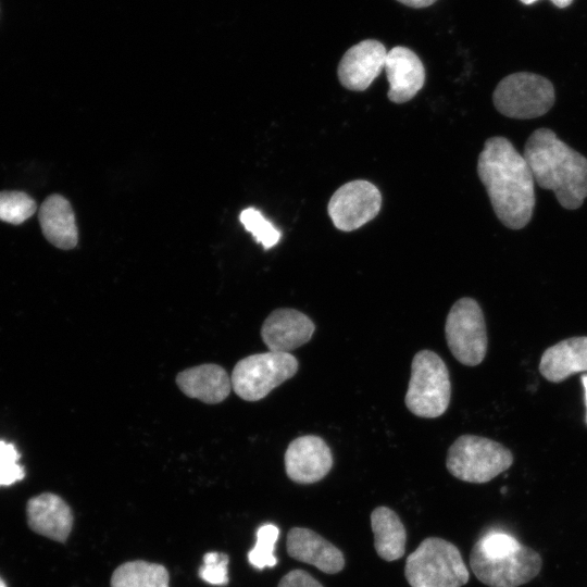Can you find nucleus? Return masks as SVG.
I'll return each mask as SVG.
<instances>
[{"mask_svg": "<svg viewBox=\"0 0 587 587\" xmlns=\"http://www.w3.org/2000/svg\"><path fill=\"white\" fill-rule=\"evenodd\" d=\"M587 371V336L571 337L544 351L539 372L549 382L560 383Z\"/></svg>", "mask_w": 587, "mask_h": 587, "instance_id": "18", "label": "nucleus"}, {"mask_svg": "<svg viewBox=\"0 0 587 587\" xmlns=\"http://www.w3.org/2000/svg\"><path fill=\"white\" fill-rule=\"evenodd\" d=\"M278 535L279 529L274 524H264L258 528L255 545L248 553V561L253 567L262 570L276 565L274 550Z\"/></svg>", "mask_w": 587, "mask_h": 587, "instance_id": "23", "label": "nucleus"}, {"mask_svg": "<svg viewBox=\"0 0 587 587\" xmlns=\"http://www.w3.org/2000/svg\"><path fill=\"white\" fill-rule=\"evenodd\" d=\"M277 587H323V585L303 570H292L282 577Z\"/></svg>", "mask_w": 587, "mask_h": 587, "instance_id": "27", "label": "nucleus"}, {"mask_svg": "<svg viewBox=\"0 0 587 587\" xmlns=\"http://www.w3.org/2000/svg\"><path fill=\"white\" fill-rule=\"evenodd\" d=\"M523 4H532L538 0H520Z\"/></svg>", "mask_w": 587, "mask_h": 587, "instance_id": "31", "label": "nucleus"}, {"mask_svg": "<svg viewBox=\"0 0 587 587\" xmlns=\"http://www.w3.org/2000/svg\"><path fill=\"white\" fill-rule=\"evenodd\" d=\"M450 395L449 372L442 359L430 350L419 351L412 360L407 408L420 417H438L448 409Z\"/></svg>", "mask_w": 587, "mask_h": 587, "instance_id": "5", "label": "nucleus"}, {"mask_svg": "<svg viewBox=\"0 0 587 587\" xmlns=\"http://www.w3.org/2000/svg\"><path fill=\"white\" fill-rule=\"evenodd\" d=\"M554 101L552 83L530 72H517L505 76L492 93L497 111L517 120L542 116L553 107Z\"/></svg>", "mask_w": 587, "mask_h": 587, "instance_id": "7", "label": "nucleus"}, {"mask_svg": "<svg viewBox=\"0 0 587 587\" xmlns=\"http://www.w3.org/2000/svg\"><path fill=\"white\" fill-rule=\"evenodd\" d=\"M386 55L385 46L376 39L350 47L338 64L340 84L349 90H365L385 67Z\"/></svg>", "mask_w": 587, "mask_h": 587, "instance_id": "12", "label": "nucleus"}, {"mask_svg": "<svg viewBox=\"0 0 587 587\" xmlns=\"http://www.w3.org/2000/svg\"><path fill=\"white\" fill-rule=\"evenodd\" d=\"M227 564V554L211 551L204 554L198 574L202 580L210 585L225 586L228 584Z\"/></svg>", "mask_w": 587, "mask_h": 587, "instance_id": "25", "label": "nucleus"}, {"mask_svg": "<svg viewBox=\"0 0 587 587\" xmlns=\"http://www.w3.org/2000/svg\"><path fill=\"white\" fill-rule=\"evenodd\" d=\"M385 71L389 83L388 99L395 103L411 100L424 86L425 68L415 52L402 46L387 51Z\"/></svg>", "mask_w": 587, "mask_h": 587, "instance_id": "15", "label": "nucleus"}, {"mask_svg": "<svg viewBox=\"0 0 587 587\" xmlns=\"http://www.w3.org/2000/svg\"><path fill=\"white\" fill-rule=\"evenodd\" d=\"M398 2L411 8H426L435 3L437 0H397Z\"/></svg>", "mask_w": 587, "mask_h": 587, "instance_id": "28", "label": "nucleus"}, {"mask_svg": "<svg viewBox=\"0 0 587 587\" xmlns=\"http://www.w3.org/2000/svg\"><path fill=\"white\" fill-rule=\"evenodd\" d=\"M446 339L453 357L462 364L483 362L488 347L483 311L472 298H461L451 307L446 320Z\"/></svg>", "mask_w": 587, "mask_h": 587, "instance_id": "9", "label": "nucleus"}, {"mask_svg": "<svg viewBox=\"0 0 587 587\" xmlns=\"http://www.w3.org/2000/svg\"><path fill=\"white\" fill-rule=\"evenodd\" d=\"M239 220L265 249L275 246L280 239V232L254 208L242 210Z\"/></svg>", "mask_w": 587, "mask_h": 587, "instance_id": "24", "label": "nucleus"}, {"mask_svg": "<svg viewBox=\"0 0 587 587\" xmlns=\"http://www.w3.org/2000/svg\"><path fill=\"white\" fill-rule=\"evenodd\" d=\"M39 222L46 239L57 248L76 247L78 232L71 203L61 195L49 196L40 205Z\"/></svg>", "mask_w": 587, "mask_h": 587, "instance_id": "19", "label": "nucleus"}, {"mask_svg": "<svg viewBox=\"0 0 587 587\" xmlns=\"http://www.w3.org/2000/svg\"><path fill=\"white\" fill-rule=\"evenodd\" d=\"M513 463L512 452L503 445L475 435H463L450 446L447 469L457 478L475 484L487 483Z\"/></svg>", "mask_w": 587, "mask_h": 587, "instance_id": "6", "label": "nucleus"}, {"mask_svg": "<svg viewBox=\"0 0 587 587\" xmlns=\"http://www.w3.org/2000/svg\"><path fill=\"white\" fill-rule=\"evenodd\" d=\"M287 476L298 484H313L323 479L333 466V454L319 436L307 435L292 440L285 452Z\"/></svg>", "mask_w": 587, "mask_h": 587, "instance_id": "11", "label": "nucleus"}, {"mask_svg": "<svg viewBox=\"0 0 587 587\" xmlns=\"http://www.w3.org/2000/svg\"><path fill=\"white\" fill-rule=\"evenodd\" d=\"M176 384L187 397L209 404L222 402L233 388L227 372L213 363L182 371L176 376Z\"/></svg>", "mask_w": 587, "mask_h": 587, "instance_id": "17", "label": "nucleus"}, {"mask_svg": "<svg viewBox=\"0 0 587 587\" xmlns=\"http://www.w3.org/2000/svg\"><path fill=\"white\" fill-rule=\"evenodd\" d=\"M582 383L585 389L586 407H587V375L582 376Z\"/></svg>", "mask_w": 587, "mask_h": 587, "instance_id": "30", "label": "nucleus"}, {"mask_svg": "<svg viewBox=\"0 0 587 587\" xmlns=\"http://www.w3.org/2000/svg\"><path fill=\"white\" fill-rule=\"evenodd\" d=\"M315 330L312 320L295 309L274 310L263 322L261 337L268 351L287 352L308 342Z\"/></svg>", "mask_w": 587, "mask_h": 587, "instance_id": "13", "label": "nucleus"}, {"mask_svg": "<svg viewBox=\"0 0 587 587\" xmlns=\"http://www.w3.org/2000/svg\"><path fill=\"white\" fill-rule=\"evenodd\" d=\"M26 519L33 532L65 542L73 527L74 515L70 505L60 496L43 492L28 500Z\"/></svg>", "mask_w": 587, "mask_h": 587, "instance_id": "14", "label": "nucleus"}, {"mask_svg": "<svg viewBox=\"0 0 587 587\" xmlns=\"http://www.w3.org/2000/svg\"><path fill=\"white\" fill-rule=\"evenodd\" d=\"M37 210L35 200L22 191L0 192V220L18 225L29 218Z\"/></svg>", "mask_w": 587, "mask_h": 587, "instance_id": "22", "label": "nucleus"}, {"mask_svg": "<svg viewBox=\"0 0 587 587\" xmlns=\"http://www.w3.org/2000/svg\"><path fill=\"white\" fill-rule=\"evenodd\" d=\"M477 174L486 188L498 220L510 229H521L532 220L536 196L528 163L505 137L485 141Z\"/></svg>", "mask_w": 587, "mask_h": 587, "instance_id": "1", "label": "nucleus"}, {"mask_svg": "<svg viewBox=\"0 0 587 587\" xmlns=\"http://www.w3.org/2000/svg\"><path fill=\"white\" fill-rule=\"evenodd\" d=\"M404 575L411 587H462L470 574L459 549L438 538H425L408 555Z\"/></svg>", "mask_w": 587, "mask_h": 587, "instance_id": "4", "label": "nucleus"}, {"mask_svg": "<svg viewBox=\"0 0 587 587\" xmlns=\"http://www.w3.org/2000/svg\"><path fill=\"white\" fill-rule=\"evenodd\" d=\"M376 553L385 561H396L405 551L407 533L398 514L387 507H377L371 513Z\"/></svg>", "mask_w": 587, "mask_h": 587, "instance_id": "20", "label": "nucleus"}, {"mask_svg": "<svg viewBox=\"0 0 587 587\" xmlns=\"http://www.w3.org/2000/svg\"><path fill=\"white\" fill-rule=\"evenodd\" d=\"M20 454L12 444L0 440V486H10L24 478Z\"/></svg>", "mask_w": 587, "mask_h": 587, "instance_id": "26", "label": "nucleus"}, {"mask_svg": "<svg viewBox=\"0 0 587 587\" xmlns=\"http://www.w3.org/2000/svg\"><path fill=\"white\" fill-rule=\"evenodd\" d=\"M550 1L555 7L561 8V9L569 7L573 2V0H550Z\"/></svg>", "mask_w": 587, "mask_h": 587, "instance_id": "29", "label": "nucleus"}, {"mask_svg": "<svg viewBox=\"0 0 587 587\" xmlns=\"http://www.w3.org/2000/svg\"><path fill=\"white\" fill-rule=\"evenodd\" d=\"M298 367V360L291 353L267 351L251 354L235 365L232 387L241 399L258 401L291 378Z\"/></svg>", "mask_w": 587, "mask_h": 587, "instance_id": "8", "label": "nucleus"}, {"mask_svg": "<svg viewBox=\"0 0 587 587\" xmlns=\"http://www.w3.org/2000/svg\"><path fill=\"white\" fill-rule=\"evenodd\" d=\"M288 555L317 567L326 574L339 573L345 566L342 552L312 529L292 527L287 534Z\"/></svg>", "mask_w": 587, "mask_h": 587, "instance_id": "16", "label": "nucleus"}, {"mask_svg": "<svg viewBox=\"0 0 587 587\" xmlns=\"http://www.w3.org/2000/svg\"><path fill=\"white\" fill-rule=\"evenodd\" d=\"M380 207L378 188L367 180L357 179L344 184L333 193L327 211L336 228L351 232L373 220Z\"/></svg>", "mask_w": 587, "mask_h": 587, "instance_id": "10", "label": "nucleus"}, {"mask_svg": "<svg viewBox=\"0 0 587 587\" xmlns=\"http://www.w3.org/2000/svg\"><path fill=\"white\" fill-rule=\"evenodd\" d=\"M534 180L542 189L552 190L558 202L567 210L582 207L587 198V158L541 127L526 140L523 153Z\"/></svg>", "mask_w": 587, "mask_h": 587, "instance_id": "2", "label": "nucleus"}, {"mask_svg": "<svg viewBox=\"0 0 587 587\" xmlns=\"http://www.w3.org/2000/svg\"><path fill=\"white\" fill-rule=\"evenodd\" d=\"M167 570L158 563L128 561L117 566L111 576V587H168Z\"/></svg>", "mask_w": 587, "mask_h": 587, "instance_id": "21", "label": "nucleus"}, {"mask_svg": "<svg viewBox=\"0 0 587 587\" xmlns=\"http://www.w3.org/2000/svg\"><path fill=\"white\" fill-rule=\"evenodd\" d=\"M0 587H7L4 580L0 577Z\"/></svg>", "mask_w": 587, "mask_h": 587, "instance_id": "32", "label": "nucleus"}, {"mask_svg": "<svg viewBox=\"0 0 587 587\" xmlns=\"http://www.w3.org/2000/svg\"><path fill=\"white\" fill-rule=\"evenodd\" d=\"M470 566L478 580L489 587H519L539 574L542 560L514 536L491 530L474 544Z\"/></svg>", "mask_w": 587, "mask_h": 587, "instance_id": "3", "label": "nucleus"}]
</instances>
